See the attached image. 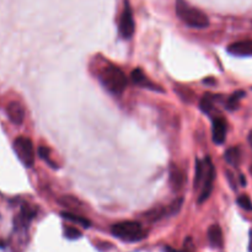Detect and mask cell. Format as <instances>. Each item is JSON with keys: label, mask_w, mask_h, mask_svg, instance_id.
<instances>
[{"label": "cell", "mask_w": 252, "mask_h": 252, "mask_svg": "<svg viewBox=\"0 0 252 252\" xmlns=\"http://www.w3.org/2000/svg\"><path fill=\"white\" fill-rule=\"evenodd\" d=\"M176 14L182 22L194 29H206L209 25V19L203 11L191 6L185 0L176 1Z\"/></svg>", "instance_id": "1"}, {"label": "cell", "mask_w": 252, "mask_h": 252, "mask_svg": "<svg viewBox=\"0 0 252 252\" xmlns=\"http://www.w3.org/2000/svg\"><path fill=\"white\" fill-rule=\"evenodd\" d=\"M100 80L102 85L115 95H121L128 85V80L122 69L115 65H108L101 70Z\"/></svg>", "instance_id": "2"}, {"label": "cell", "mask_w": 252, "mask_h": 252, "mask_svg": "<svg viewBox=\"0 0 252 252\" xmlns=\"http://www.w3.org/2000/svg\"><path fill=\"white\" fill-rule=\"evenodd\" d=\"M111 233L113 236L121 239L128 243H134L145 238V231L143 230L142 225L137 221H121L115 224L111 228Z\"/></svg>", "instance_id": "3"}, {"label": "cell", "mask_w": 252, "mask_h": 252, "mask_svg": "<svg viewBox=\"0 0 252 252\" xmlns=\"http://www.w3.org/2000/svg\"><path fill=\"white\" fill-rule=\"evenodd\" d=\"M14 150L20 161L26 167H32L34 164V149L31 139L26 137H17L14 140Z\"/></svg>", "instance_id": "4"}, {"label": "cell", "mask_w": 252, "mask_h": 252, "mask_svg": "<svg viewBox=\"0 0 252 252\" xmlns=\"http://www.w3.org/2000/svg\"><path fill=\"white\" fill-rule=\"evenodd\" d=\"M204 164H206V175H204L203 182H202L201 187V193L198 197V203H203L204 201L209 198V196L213 192L214 187V180H216V167H214L212 159L209 157H206V159L203 160Z\"/></svg>", "instance_id": "5"}, {"label": "cell", "mask_w": 252, "mask_h": 252, "mask_svg": "<svg viewBox=\"0 0 252 252\" xmlns=\"http://www.w3.org/2000/svg\"><path fill=\"white\" fill-rule=\"evenodd\" d=\"M135 31V22L129 2L126 1L125 9L120 19V33L125 39H129Z\"/></svg>", "instance_id": "6"}, {"label": "cell", "mask_w": 252, "mask_h": 252, "mask_svg": "<svg viewBox=\"0 0 252 252\" xmlns=\"http://www.w3.org/2000/svg\"><path fill=\"white\" fill-rule=\"evenodd\" d=\"M226 132H228V127H226L225 121L221 117L214 118L213 126H212V137L217 145H221L225 142Z\"/></svg>", "instance_id": "7"}, {"label": "cell", "mask_w": 252, "mask_h": 252, "mask_svg": "<svg viewBox=\"0 0 252 252\" xmlns=\"http://www.w3.org/2000/svg\"><path fill=\"white\" fill-rule=\"evenodd\" d=\"M130 78H132L133 83L137 84V85L140 86V88L149 89V90H153V91H161V93L164 91L159 85H157V84L153 83V81L150 80V79L148 78L144 73H143L142 69H139V68L134 69V70L132 71V74H130Z\"/></svg>", "instance_id": "8"}, {"label": "cell", "mask_w": 252, "mask_h": 252, "mask_svg": "<svg viewBox=\"0 0 252 252\" xmlns=\"http://www.w3.org/2000/svg\"><path fill=\"white\" fill-rule=\"evenodd\" d=\"M228 52L236 57H248L252 54V39H244V41L234 42L229 44Z\"/></svg>", "instance_id": "9"}, {"label": "cell", "mask_w": 252, "mask_h": 252, "mask_svg": "<svg viewBox=\"0 0 252 252\" xmlns=\"http://www.w3.org/2000/svg\"><path fill=\"white\" fill-rule=\"evenodd\" d=\"M6 113L9 120L11 121L14 125L20 126L22 125L25 120V110L22 107V105L20 102H16V101H12L9 105L6 106Z\"/></svg>", "instance_id": "10"}, {"label": "cell", "mask_w": 252, "mask_h": 252, "mask_svg": "<svg viewBox=\"0 0 252 252\" xmlns=\"http://www.w3.org/2000/svg\"><path fill=\"white\" fill-rule=\"evenodd\" d=\"M185 182V175L184 171H182L180 167L177 166H171V170H170V184H171V187L175 189V191H179L181 189V187L184 186Z\"/></svg>", "instance_id": "11"}, {"label": "cell", "mask_w": 252, "mask_h": 252, "mask_svg": "<svg viewBox=\"0 0 252 252\" xmlns=\"http://www.w3.org/2000/svg\"><path fill=\"white\" fill-rule=\"evenodd\" d=\"M208 239L213 246L219 248V246L223 245V233H221L220 226L217 225V224L212 225L208 229Z\"/></svg>", "instance_id": "12"}, {"label": "cell", "mask_w": 252, "mask_h": 252, "mask_svg": "<svg viewBox=\"0 0 252 252\" xmlns=\"http://www.w3.org/2000/svg\"><path fill=\"white\" fill-rule=\"evenodd\" d=\"M204 175H206V164L203 160L196 161V174H194V189H199L202 187Z\"/></svg>", "instance_id": "13"}, {"label": "cell", "mask_w": 252, "mask_h": 252, "mask_svg": "<svg viewBox=\"0 0 252 252\" xmlns=\"http://www.w3.org/2000/svg\"><path fill=\"white\" fill-rule=\"evenodd\" d=\"M224 159L226 160V162H228V164L233 165V166H238L239 162H240V160H241L240 148L234 147V148H230V149L226 150L225 154H224Z\"/></svg>", "instance_id": "14"}, {"label": "cell", "mask_w": 252, "mask_h": 252, "mask_svg": "<svg viewBox=\"0 0 252 252\" xmlns=\"http://www.w3.org/2000/svg\"><path fill=\"white\" fill-rule=\"evenodd\" d=\"M62 217H63L64 219H66V220L73 221V223H76L79 224V225L84 226V228H89V226H90V221L86 218H84V217L78 216V214L70 213V212H63V213H62Z\"/></svg>", "instance_id": "15"}, {"label": "cell", "mask_w": 252, "mask_h": 252, "mask_svg": "<svg viewBox=\"0 0 252 252\" xmlns=\"http://www.w3.org/2000/svg\"><path fill=\"white\" fill-rule=\"evenodd\" d=\"M244 96H245V91L243 90L235 91V93H234L231 96H229V98L226 100L225 107L229 108V110H235V108H238L239 101H240Z\"/></svg>", "instance_id": "16"}, {"label": "cell", "mask_w": 252, "mask_h": 252, "mask_svg": "<svg viewBox=\"0 0 252 252\" xmlns=\"http://www.w3.org/2000/svg\"><path fill=\"white\" fill-rule=\"evenodd\" d=\"M214 101H216V97L209 94L204 95L203 97L201 98V102H199V107L203 111L204 113H211V111L214 108Z\"/></svg>", "instance_id": "17"}, {"label": "cell", "mask_w": 252, "mask_h": 252, "mask_svg": "<svg viewBox=\"0 0 252 252\" xmlns=\"http://www.w3.org/2000/svg\"><path fill=\"white\" fill-rule=\"evenodd\" d=\"M236 202H238L239 206H240L243 209H245V211H252V202L250 197L246 196V194H241V196H239L238 199H236Z\"/></svg>", "instance_id": "18"}, {"label": "cell", "mask_w": 252, "mask_h": 252, "mask_svg": "<svg viewBox=\"0 0 252 252\" xmlns=\"http://www.w3.org/2000/svg\"><path fill=\"white\" fill-rule=\"evenodd\" d=\"M64 234H65V238H68L69 240H75V239L80 238L81 233L76 228H73V226H68L64 230Z\"/></svg>", "instance_id": "19"}, {"label": "cell", "mask_w": 252, "mask_h": 252, "mask_svg": "<svg viewBox=\"0 0 252 252\" xmlns=\"http://www.w3.org/2000/svg\"><path fill=\"white\" fill-rule=\"evenodd\" d=\"M38 155L42 158V159L44 160V161L48 162V164L51 165V166H54V162L52 161L51 158H49V150H48V148L39 147V148H38Z\"/></svg>", "instance_id": "20"}, {"label": "cell", "mask_w": 252, "mask_h": 252, "mask_svg": "<svg viewBox=\"0 0 252 252\" xmlns=\"http://www.w3.org/2000/svg\"><path fill=\"white\" fill-rule=\"evenodd\" d=\"M165 252H181V251H177V250H175V249H171V248H165Z\"/></svg>", "instance_id": "21"}, {"label": "cell", "mask_w": 252, "mask_h": 252, "mask_svg": "<svg viewBox=\"0 0 252 252\" xmlns=\"http://www.w3.org/2000/svg\"><path fill=\"white\" fill-rule=\"evenodd\" d=\"M204 84H209V83H216V80L214 79H207V80L203 81Z\"/></svg>", "instance_id": "22"}, {"label": "cell", "mask_w": 252, "mask_h": 252, "mask_svg": "<svg viewBox=\"0 0 252 252\" xmlns=\"http://www.w3.org/2000/svg\"><path fill=\"white\" fill-rule=\"evenodd\" d=\"M250 140H251V143H252V133H251V135H250Z\"/></svg>", "instance_id": "23"}, {"label": "cell", "mask_w": 252, "mask_h": 252, "mask_svg": "<svg viewBox=\"0 0 252 252\" xmlns=\"http://www.w3.org/2000/svg\"><path fill=\"white\" fill-rule=\"evenodd\" d=\"M251 174H252V166H251Z\"/></svg>", "instance_id": "24"}]
</instances>
